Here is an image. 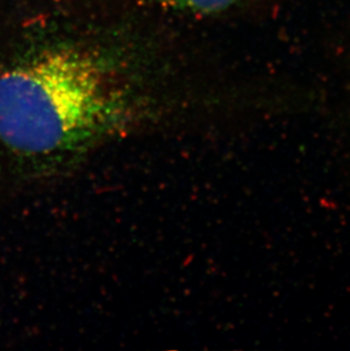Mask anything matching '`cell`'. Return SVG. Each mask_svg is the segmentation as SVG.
Segmentation results:
<instances>
[{"instance_id": "6da1fadb", "label": "cell", "mask_w": 350, "mask_h": 351, "mask_svg": "<svg viewBox=\"0 0 350 351\" xmlns=\"http://www.w3.org/2000/svg\"><path fill=\"white\" fill-rule=\"evenodd\" d=\"M129 96L106 57L43 50L0 75V141L20 156L62 162L119 129Z\"/></svg>"}, {"instance_id": "7a4b0ae2", "label": "cell", "mask_w": 350, "mask_h": 351, "mask_svg": "<svg viewBox=\"0 0 350 351\" xmlns=\"http://www.w3.org/2000/svg\"><path fill=\"white\" fill-rule=\"evenodd\" d=\"M164 6L195 13L211 14L228 8L238 0H157Z\"/></svg>"}]
</instances>
